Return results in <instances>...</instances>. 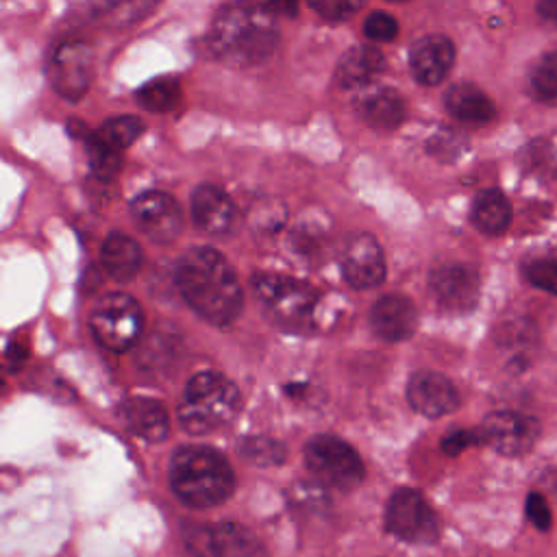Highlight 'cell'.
Segmentation results:
<instances>
[{"label":"cell","instance_id":"6da1fadb","mask_svg":"<svg viewBox=\"0 0 557 557\" xmlns=\"http://www.w3.org/2000/svg\"><path fill=\"white\" fill-rule=\"evenodd\" d=\"M183 298L211 324H228L242 309V285L233 265L213 248L187 250L176 265Z\"/></svg>","mask_w":557,"mask_h":557},{"label":"cell","instance_id":"7a4b0ae2","mask_svg":"<svg viewBox=\"0 0 557 557\" xmlns=\"http://www.w3.org/2000/svg\"><path fill=\"white\" fill-rule=\"evenodd\" d=\"M209 41L213 52L233 65L261 63L278 41L274 13L265 4H226L211 24Z\"/></svg>","mask_w":557,"mask_h":557},{"label":"cell","instance_id":"3957f363","mask_svg":"<svg viewBox=\"0 0 557 557\" xmlns=\"http://www.w3.org/2000/svg\"><path fill=\"white\" fill-rule=\"evenodd\" d=\"M170 485L187 507L207 509L224 503L231 496L235 474L228 461L215 448L187 444L176 448L172 455Z\"/></svg>","mask_w":557,"mask_h":557},{"label":"cell","instance_id":"277c9868","mask_svg":"<svg viewBox=\"0 0 557 557\" xmlns=\"http://www.w3.org/2000/svg\"><path fill=\"white\" fill-rule=\"evenodd\" d=\"M237 409L239 392L226 376L218 372H198L189 379L176 413L187 433L205 435L231 422Z\"/></svg>","mask_w":557,"mask_h":557},{"label":"cell","instance_id":"5b68a950","mask_svg":"<svg viewBox=\"0 0 557 557\" xmlns=\"http://www.w3.org/2000/svg\"><path fill=\"white\" fill-rule=\"evenodd\" d=\"M252 289L261 309L281 326L294 331L313 326L320 294L309 283L283 274L263 272L255 274Z\"/></svg>","mask_w":557,"mask_h":557},{"label":"cell","instance_id":"8992f818","mask_svg":"<svg viewBox=\"0 0 557 557\" xmlns=\"http://www.w3.org/2000/svg\"><path fill=\"white\" fill-rule=\"evenodd\" d=\"M305 463L324 487L350 492L363 481V463L357 450L335 435H315L305 446Z\"/></svg>","mask_w":557,"mask_h":557},{"label":"cell","instance_id":"52a82bcc","mask_svg":"<svg viewBox=\"0 0 557 557\" xmlns=\"http://www.w3.org/2000/svg\"><path fill=\"white\" fill-rule=\"evenodd\" d=\"M141 309L139 305L122 292L104 294L89 315V326L94 337L111 350H126L135 344L141 333Z\"/></svg>","mask_w":557,"mask_h":557},{"label":"cell","instance_id":"ba28073f","mask_svg":"<svg viewBox=\"0 0 557 557\" xmlns=\"http://www.w3.org/2000/svg\"><path fill=\"white\" fill-rule=\"evenodd\" d=\"M385 529L409 544H431L440 535V524L429 500L411 487L392 494L385 507Z\"/></svg>","mask_w":557,"mask_h":557},{"label":"cell","instance_id":"9c48e42d","mask_svg":"<svg viewBox=\"0 0 557 557\" xmlns=\"http://www.w3.org/2000/svg\"><path fill=\"white\" fill-rule=\"evenodd\" d=\"M94 76V52L81 39H67L59 44L48 63V78L57 94L67 100H78Z\"/></svg>","mask_w":557,"mask_h":557},{"label":"cell","instance_id":"30bf717a","mask_svg":"<svg viewBox=\"0 0 557 557\" xmlns=\"http://www.w3.org/2000/svg\"><path fill=\"white\" fill-rule=\"evenodd\" d=\"M339 268L355 289L376 287L385 278V259L370 233H350L339 248Z\"/></svg>","mask_w":557,"mask_h":557},{"label":"cell","instance_id":"8fae6325","mask_svg":"<svg viewBox=\"0 0 557 557\" xmlns=\"http://www.w3.org/2000/svg\"><path fill=\"white\" fill-rule=\"evenodd\" d=\"M479 431L483 442L490 444L496 453L520 457L535 446L540 437V422L516 411H496L483 420Z\"/></svg>","mask_w":557,"mask_h":557},{"label":"cell","instance_id":"7c38bea8","mask_svg":"<svg viewBox=\"0 0 557 557\" xmlns=\"http://www.w3.org/2000/svg\"><path fill=\"white\" fill-rule=\"evenodd\" d=\"M433 298L453 313L470 311L479 300V274L466 263H440L429 276Z\"/></svg>","mask_w":557,"mask_h":557},{"label":"cell","instance_id":"4fadbf2b","mask_svg":"<svg viewBox=\"0 0 557 557\" xmlns=\"http://www.w3.org/2000/svg\"><path fill=\"white\" fill-rule=\"evenodd\" d=\"M131 211L141 233L157 244H168L181 233V226H183L181 209L174 202V198L163 191L139 194L133 200Z\"/></svg>","mask_w":557,"mask_h":557},{"label":"cell","instance_id":"5bb4252c","mask_svg":"<svg viewBox=\"0 0 557 557\" xmlns=\"http://www.w3.org/2000/svg\"><path fill=\"white\" fill-rule=\"evenodd\" d=\"M407 398L426 418H440L459 407V394L450 379L433 370H420L409 379Z\"/></svg>","mask_w":557,"mask_h":557},{"label":"cell","instance_id":"9a60e30c","mask_svg":"<svg viewBox=\"0 0 557 557\" xmlns=\"http://www.w3.org/2000/svg\"><path fill=\"white\" fill-rule=\"evenodd\" d=\"M370 324L381 339L400 342L416 331L418 313L407 296L387 294L374 302L370 311Z\"/></svg>","mask_w":557,"mask_h":557},{"label":"cell","instance_id":"2e32d148","mask_svg":"<svg viewBox=\"0 0 557 557\" xmlns=\"http://www.w3.org/2000/svg\"><path fill=\"white\" fill-rule=\"evenodd\" d=\"M455 61V46L444 35H426L411 46L409 65L422 85H437Z\"/></svg>","mask_w":557,"mask_h":557},{"label":"cell","instance_id":"e0dca14e","mask_svg":"<svg viewBox=\"0 0 557 557\" xmlns=\"http://www.w3.org/2000/svg\"><path fill=\"white\" fill-rule=\"evenodd\" d=\"M191 220L207 233L222 235L235 222V205L215 185H198L191 194Z\"/></svg>","mask_w":557,"mask_h":557},{"label":"cell","instance_id":"ac0fdd59","mask_svg":"<svg viewBox=\"0 0 557 557\" xmlns=\"http://www.w3.org/2000/svg\"><path fill=\"white\" fill-rule=\"evenodd\" d=\"M122 420L137 437L148 442L165 440L170 418L165 407L154 398H131L122 407Z\"/></svg>","mask_w":557,"mask_h":557},{"label":"cell","instance_id":"d6986e66","mask_svg":"<svg viewBox=\"0 0 557 557\" xmlns=\"http://www.w3.org/2000/svg\"><path fill=\"white\" fill-rule=\"evenodd\" d=\"M100 261L111 278L131 281L141 265V248L133 237L124 233H111L102 242Z\"/></svg>","mask_w":557,"mask_h":557},{"label":"cell","instance_id":"ffe728a7","mask_svg":"<svg viewBox=\"0 0 557 557\" xmlns=\"http://www.w3.org/2000/svg\"><path fill=\"white\" fill-rule=\"evenodd\" d=\"M209 540L215 557H268L257 535L237 522H220L211 527Z\"/></svg>","mask_w":557,"mask_h":557},{"label":"cell","instance_id":"44dd1931","mask_svg":"<svg viewBox=\"0 0 557 557\" xmlns=\"http://www.w3.org/2000/svg\"><path fill=\"white\" fill-rule=\"evenodd\" d=\"M357 113L372 128H396L405 115V107L400 96L394 89L379 87L366 91L357 100Z\"/></svg>","mask_w":557,"mask_h":557},{"label":"cell","instance_id":"7402d4cb","mask_svg":"<svg viewBox=\"0 0 557 557\" xmlns=\"http://www.w3.org/2000/svg\"><path fill=\"white\" fill-rule=\"evenodd\" d=\"M446 109L453 117L468 124H485L496 113L492 100L470 83H457L446 91Z\"/></svg>","mask_w":557,"mask_h":557},{"label":"cell","instance_id":"603a6c76","mask_svg":"<svg viewBox=\"0 0 557 557\" xmlns=\"http://www.w3.org/2000/svg\"><path fill=\"white\" fill-rule=\"evenodd\" d=\"M385 65L383 54L374 46L350 48L337 65V83L342 87H363L368 85Z\"/></svg>","mask_w":557,"mask_h":557},{"label":"cell","instance_id":"cb8c5ba5","mask_svg":"<svg viewBox=\"0 0 557 557\" xmlns=\"http://www.w3.org/2000/svg\"><path fill=\"white\" fill-rule=\"evenodd\" d=\"M472 224L485 235H498L507 228L511 220V207L503 191L498 189H483L474 196L470 209Z\"/></svg>","mask_w":557,"mask_h":557},{"label":"cell","instance_id":"d4e9b609","mask_svg":"<svg viewBox=\"0 0 557 557\" xmlns=\"http://www.w3.org/2000/svg\"><path fill=\"white\" fill-rule=\"evenodd\" d=\"M137 100L148 111H157V113L172 111L181 102V85L176 78L159 76V78L146 83L137 91Z\"/></svg>","mask_w":557,"mask_h":557},{"label":"cell","instance_id":"484cf974","mask_svg":"<svg viewBox=\"0 0 557 557\" xmlns=\"http://www.w3.org/2000/svg\"><path fill=\"white\" fill-rule=\"evenodd\" d=\"M141 133H144V124H141V120L135 117V115L109 117V120L96 131V135H98L102 141H107L109 146H113L115 150L128 148Z\"/></svg>","mask_w":557,"mask_h":557},{"label":"cell","instance_id":"4316f807","mask_svg":"<svg viewBox=\"0 0 557 557\" xmlns=\"http://www.w3.org/2000/svg\"><path fill=\"white\" fill-rule=\"evenodd\" d=\"M239 450L242 455L255 463V466H278L285 461V446L276 440H270V437H246L242 444H239Z\"/></svg>","mask_w":557,"mask_h":557},{"label":"cell","instance_id":"83f0119b","mask_svg":"<svg viewBox=\"0 0 557 557\" xmlns=\"http://www.w3.org/2000/svg\"><path fill=\"white\" fill-rule=\"evenodd\" d=\"M531 89L540 100L557 98V50L546 52L531 70Z\"/></svg>","mask_w":557,"mask_h":557},{"label":"cell","instance_id":"f1b7e54d","mask_svg":"<svg viewBox=\"0 0 557 557\" xmlns=\"http://www.w3.org/2000/svg\"><path fill=\"white\" fill-rule=\"evenodd\" d=\"M87 157L94 174L100 178H113L120 168V150L102 141L96 133L87 139Z\"/></svg>","mask_w":557,"mask_h":557},{"label":"cell","instance_id":"f546056e","mask_svg":"<svg viewBox=\"0 0 557 557\" xmlns=\"http://www.w3.org/2000/svg\"><path fill=\"white\" fill-rule=\"evenodd\" d=\"M522 274H524L527 283H531L533 287L557 294V259L529 261L522 268Z\"/></svg>","mask_w":557,"mask_h":557},{"label":"cell","instance_id":"4dcf8cb0","mask_svg":"<svg viewBox=\"0 0 557 557\" xmlns=\"http://www.w3.org/2000/svg\"><path fill=\"white\" fill-rule=\"evenodd\" d=\"M363 33L374 41H392L398 33V22L385 11H372L363 22Z\"/></svg>","mask_w":557,"mask_h":557},{"label":"cell","instance_id":"1f68e13d","mask_svg":"<svg viewBox=\"0 0 557 557\" xmlns=\"http://www.w3.org/2000/svg\"><path fill=\"white\" fill-rule=\"evenodd\" d=\"M463 137L453 131H442L429 139V152L437 159H455L463 148Z\"/></svg>","mask_w":557,"mask_h":557},{"label":"cell","instance_id":"d6a6232c","mask_svg":"<svg viewBox=\"0 0 557 557\" xmlns=\"http://www.w3.org/2000/svg\"><path fill=\"white\" fill-rule=\"evenodd\" d=\"M527 516H529V520H531L540 531H548L550 524H553L550 507H548V503L544 500V496L537 494V492H531V494L527 496Z\"/></svg>","mask_w":557,"mask_h":557},{"label":"cell","instance_id":"836d02e7","mask_svg":"<svg viewBox=\"0 0 557 557\" xmlns=\"http://www.w3.org/2000/svg\"><path fill=\"white\" fill-rule=\"evenodd\" d=\"M479 442H483L479 429H476V431H466V429H461V431L448 433V435L444 437V442H442V448H444L446 455H459L463 448H468V446H472V444H479Z\"/></svg>","mask_w":557,"mask_h":557},{"label":"cell","instance_id":"e575fe53","mask_svg":"<svg viewBox=\"0 0 557 557\" xmlns=\"http://www.w3.org/2000/svg\"><path fill=\"white\" fill-rule=\"evenodd\" d=\"M311 7L326 20H333V22H339V20H346L350 17L355 11L361 9L359 2H311Z\"/></svg>","mask_w":557,"mask_h":557},{"label":"cell","instance_id":"d590c367","mask_svg":"<svg viewBox=\"0 0 557 557\" xmlns=\"http://www.w3.org/2000/svg\"><path fill=\"white\" fill-rule=\"evenodd\" d=\"M537 13H540L544 20L557 24V0H542V2L537 4Z\"/></svg>","mask_w":557,"mask_h":557},{"label":"cell","instance_id":"8d00e7d4","mask_svg":"<svg viewBox=\"0 0 557 557\" xmlns=\"http://www.w3.org/2000/svg\"><path fill=\"white\" fill-rule=\"evenodd\" d=\"M24 357H26L24 346H20V344H11V346L7 348V363H9L11 368H13V366H17Z\"/></svg>","mask_w":557,"mask_h":557}]
</instances>
